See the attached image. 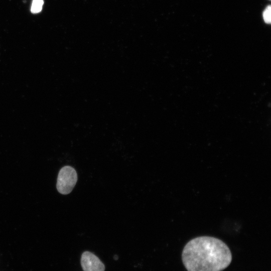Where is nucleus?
<instances>
[{
	"mask_svg": "<svg viewBox=\"0 0 271 271\" xmlns=\"http://www.w3.org/2000/svg\"><path fill=\"white\" fill-rule=\"evenodd\" d=\"M182 260L187 271H222L230 264L232 254L221 240L203 236L187 243L182 251Z\"/></svg>",
	"mask_w": 271,
	"mask_h": 271,
	"instance_id": "1",
	"label": "nucleus"
},
{
	"mask_svg": "<svg viewBox=\"0 0 271 271\" xmlns=\"http://www.w3.org/2000/svg\"><path fill=\"white\" fill-rule=\"evenodd\" d=\"M77 181L76 170L71 166H64L60 169L58 175L57 189L62 194H68L73 190Z\"/></svg>",
	"mask_w": 271,
	"mask_h": 271,
	"instance_id": "2",
	"label": "nucleus"
},
{
	"mask_svg": "<svg viewBox=\"0 0 271 271\" xmlns=\"http://www.w3.org/2000/svg\"><path fill=\"white\" fill-rule=\"evenodd\" d=\"M81 264L84 271H104L105 269L104 264L98 257L89 251L82 253Z\"/></svg>",
	"mask_w": 271,
	"mask_h": 271,
	"instance_id": "3",
	"label": "nucleus"
},
{
	"mask_svg": "<svg viewBox=\"0 0 271 271\" xmlns=\"http://www.w3.org/2000/svg\"><path fill=\"white\" fill-rule=\"evenodd\" d=\"M43 4V0H33L31 8V13L33 14H37L41 12Z\"/></svg>",
	"mask_w": 271,
	"mask_h": 271,
	"instance_id": "4",
	"label": "nucleus"
},
{
	"mask_svg": "<svg viewBox=\"0 0 271 271\" xmlns=\"http://www.w3.org/2000/svg\"><path fill=\"white\" fill-rule=\"evenodd\" d=\"M263 19L266 24H270L271 23V6L268 5L266 7L262 13Z\"/></svg>",
	"mask_w": 271,
	"mask_h": 271,
	"instance_id": "5",
	"label": "nucleus"
},
{
	"mask_svg": "<svg viewBox=\"0 0 271 271\" xmlns=\"http://www.w3.org/2000/svg\"><path fill=\"white\" fill-rule=\"evenodd\" d=\"M114 259L115 260H117V259H118V256H117V255H115V256H114Z\"/></svg>",
	"mask_w": 271,
	"mask_h": 271,
	"instance_id": "6",
	"label": "nucleus"
}]
</instances>
